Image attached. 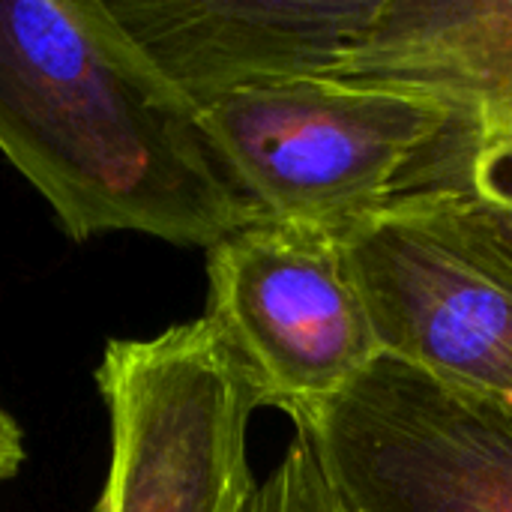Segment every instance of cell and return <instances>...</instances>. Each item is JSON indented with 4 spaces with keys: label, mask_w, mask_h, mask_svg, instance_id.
I'll return each instance as SVG.
<instances>
[{
    "label": "cell",
    "mask_w": 512,
    "mask_h": 512,
    "mask_svg": "<svg viewBox=\"0 0 512 512\" xmlns=\"http://www.w3.org/2000/svg\"><path fill=\"white\" fill-rule=\"evenodd\" d=\"M0 153L75 243L213 249L258 216L111 0H0Z\"/></svg>",
    "instance_id": "6da1fadb"
},
{
    "label": "cell",
    "mask_w": 512,
    "mask_h": 512,
    "mask_svg": "<svg viewBox=\"0 0 512 512\" xmlns=\"http://www.w3.org/2000/svg\"><path fill=\"white\" fill-rule=\"evenodd\" d=\"M231 186L270 219L339 240L456 186L486 129L438 99L339 78L234 90L198 111Z\"/></svg>",
    "instance_id": "7a4b0ae2"
},
{
    "label": "cell",
    "mask_w": 512,
    "mask_h": 512,
    "mask_svg": "<svg viewBox=\"0 0 512 512\" xmlns=\"http://www.w3.org/2000/svg\"><path fill=\"white\" fill-rule=\"evenodd\" d=\"M345 246L384 354L512 411V135Z\"/></svg>",
    "instance_id": "3957f363"
},
{
    "label": "cell",
    "mask_w": 512,
    "mask_h": 512,
    "mask_svg": "<svg viewBox=\"0 0 512 512\" xmlns=\"http://www.w3.org/2000/svg\"><path fill=\"white\" fill-rule=\"evenodd\" d=\"M204 321L255 408L294 426L384 354L345 240L261 213L207 249Z\"/></svg>",
    "instance_id": "277c9868"
},
{
    "label": "cell",
    "mask_w": 512,
    "mask_h": 512,
    "mask_svg": "<svg viewBox=\"0 0 512 512\" xmlns=\"http://www.w3.org/2000/svg\"><path fill=\"white\" fill-rule=\"evenodd\" d=\"M108 471L96 512H243L255 492V399L198 318L150 339H111L96 366Z\"/></svg>",
    "instance_id": "5b68a950"
},
{
    "label": "cell",
    "mask_w": 512,
    "mask_h": 512,
    "mask_svg": "<svg viewBox=\"0 0 512 512\" xmlns=\"http://www.w3.org/2000/svg\"><path fill=\"white\" fill-rule=\"evenodd\" d=\"M306 429L348 512H512V411L381 354Z\"/></svg>",
    "instance_id": "8992f818"
},
{
    "label": "cell",
    "mask_w": 512,
    "mask_h": 512,
    "mask_svg": "<svg viewBox=\"0 0 512 512\" xmlns=\"http://www.w3.org/2000/svg\"><path fill=\"white\" fill-rule=\"evenodd\" d=\"M378 0H111L159 72L201 111L246 87L333 78Z\"/></svg>",
    "instance_id": "52a82bcc"
},
{
    "label": "cell",
    "mask_w": 512,
    "mask_h": 512,
    "mask_svg": "<svg viewBox=\"0 0 512 512\" xmlns=\"http://www.w3.org/2000/svg\"><path fill=\"white\" fill-rule=\"evenodd\" d=\"M333 78L423 93L512 135V0H378Z\"/></svg>",
    "instance_id": "ba28073f"
},
{
    "label": "cell",
    "mask_w": 512,
    "mask_h": 512,
    "mask_svg": "<svg viewBox=\"0 0 512 512\" xmlns=\"http://www.w3.org/2000/svg\"><path fill=\"white\" fill-rule=\"evenodd\" d=\"M243 512H348L324 468L315 438L294 429L276 468L255 483Z\"/></svg>",
    "instance_id": "9c48e42d"
},
{
    "label": "cell",
    "mask_w": 512,
    "mask_h": 512,
    "mask_svg": "<svg viewBox=\"0 0 512 512\" xmlns=\"http://www.w3.org/2000/svg\"><path fill=\"white\" fill-rule=\"evenodd\" d=\"M24 456H27L24 432L12 420V414H6L0 405V483L12 480L18 474V468L24 465Z\"/></svg>",
    "instance_id": "30bf717a"
}]
</instances>
